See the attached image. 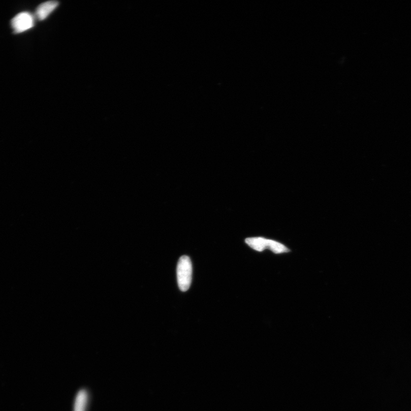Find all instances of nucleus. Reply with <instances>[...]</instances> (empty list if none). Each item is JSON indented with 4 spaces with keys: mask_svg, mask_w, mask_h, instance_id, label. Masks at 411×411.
Here are the masks:
<instances>
[{
    "mask_svg": "<svg viewBox=\"0 0 411 411\" xmlns=\"http://www.w3.org/2000/svg\"><path fill=\"white\" fill-rule=\"evenodd\" d=\"M192 264L190 258L186 256L179 258L177 275L179 288L182 292H185L191 287L192 279Z\"/></svg>",
    "mask_w": 411,
    "mask_h": 411,
    "instance_id": "nucleus-1",
    "label": "nucleus"
},
{
    "mask_svg": "<svg viewBox=\"0 0 411 411\" xmlns=\"http://www.w3.org/2000/svg\"><path fill=\"white\" fill-rule=\"evenodd\" d=\"M245 242L249 246L258 251H263L265 249H270L275 254L289 251L283 244L263 238H249L245 240Z\"/></svg>",
    "mask_w": 411,
    "mask_h": 411,
    "instance_id": "nucleus-2",
    "label": "nucleus"
},
{
    "mask_svg": "<svg viewBox=\"0 0 411 411\" xmlns=\"http://www.w3.org/2000/svg\"><path fill=\"white\" fill-rule=\"evenodd\" d=\"M34 17L29 12L18 14L11 21L12 27L16 34L22 33L34 26Z\"/></svg>",
    "mask_w": 411,
    "mask_h": 411,
    "instance_id": "nucleus-3",
    "label": "nucleus"
},
{
    "mask_svg": "<svg viewBox=\"0 0 411 411\" xmlns=\"http://www.w3.org/2000/svg\"><path fill=\"white\" fill-rule=\"evenodd\" d=\"M58 4L57 2L49 1L40 5L36 12L38 19L40 21L46 19L57 8Z\"/></svg>",
    "mask_w": 411,
    "mask_h": 411,
    "instance_id": "nucleus-4",
    "label": "nucleus"
},
{
    "mask_svg": "<svg viewBox=\"0 0 411 411\" xmlns=\"http://www.w3.org/2000/svg\"><path fill=\"white\" fill-rule=\"evenodd\" d=\"M89 399L88 392L85 389L80 390L77 392L74 401L73 411H86Z\"/></svg>",
    "mask_w": 411,
    "mask_h": 411,
    "instance_id": "nucleus-5",
    "label": "nucleus"
}]
</instances>
